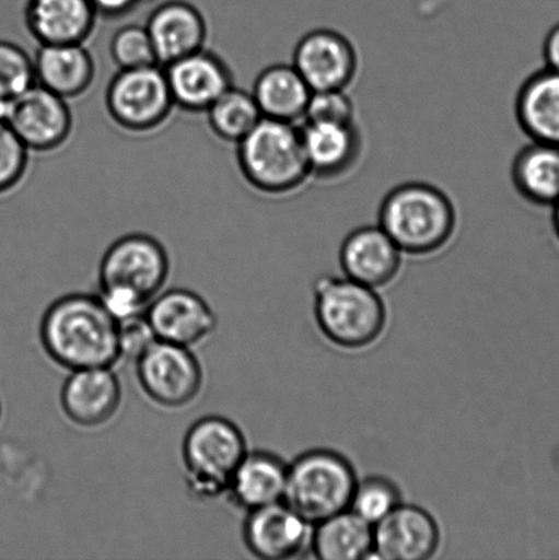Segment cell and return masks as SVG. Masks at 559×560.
<instances>
[{
    "mask_svg": "<svg viewBox=\"0 0 559 560\" xmlns=\"http://www.w3.org/2000/svg\"><path fill=\"white\" fill-rule=\"evenodd\" d=\"M312 92L293 63L267 66L251 91L263 118L295 125L304 122Z\"/></svg>",
    "mask_w": 559,
    "mask_h": 560,
    "instance_id": "obj_24",
    "label": "cell"
},
{
    "mask_svg": "<svg viewBox=\"0 0 559 560\" xmlns=\"http://www.w3.org/2000/svg\"><path fill=\"white\" fill-rule=\"evenodd\" d=\"M310 550L322 560L372 558L374 526L352 510H345L314 525Z\"/></svg>",
    "mask_w": 559,
    "mask_h": 560,
    "instance_id": "obj_26",
    "label": "cell"
},
{
    "mask_svg": "<svg viewBox=\"0 0 559 560\" xmlns=\"http://www.w3.org/2000/svg\"><path fill=\"white\" fill-rule=\"evenodd\" d=\"M109 57L118 70L159 65L145 25L129 24L115 31L109 40Z\"/></svg>",
    "mask_w": 559,
    "mask_h": 560,
    "instance_id": "obj_29",
    "label": "cell"
},
{
    "mask_svg": "<svg viewBox=\"0 0 559 560\" xmlns=\"http://www.w3.org/2000/svg\"><path fill=\"white\" fill-rule=\"evenodd\" d=\"M5 122L33 153L60 150L74 130L69 101L38 84L10 102Z\"/></svg>",
    "mask_w": 559,
    "mask_h": 560,
    "instance_id": "obj_10",
    "label": "cell"
},
{
    "mask_svg": "<svg viewBox=\"0 0 559 560\" xmlns=\"http://www.w3.org/2000/svg\"><path fill=\"white\" fill-rule=\"evenodd\" d=\"M300 126L312 178L336 183L360 166L365 141L359 122H303Z\"/></svg>",
    "mask_w": 559,
    "mask_h": 560,
    "instance_id": "obj_15",
    "label": "cell"
},
{
    "mask_svg": "<svg viewBox=\"0 0 559 560\" xmlns=\"http://www.w3.org/2000/svg\"><path fill=\"white\" fill-rule=\"evenodd\" d=\"M304 122L353 124L358 109L348 91L312 92Z\"/></svg>",
    "mask_w": 559,
    "mask_h": 560,
    "instance_id": "obj_32",
    "label": "cell"
},
{
    "mask_svg": "<svg viewBox=\"0 0 559 560\" xmlns=\"http://www.w3.org/2000/svg\"><path fill=\"white\" fill-rule=\"evenodd\" d=\"M248 453L244 432L222 416H206L191 424L183 442L186 488L197 501L226 495L230 477Z\"/></svg>",
    "mask_w": 559,
    "mask_h": 560,
    "instance_id": "obj_6",
    "label": "cell"
},
{
    "mask_svg": "<svg viewBox=\"0 0 559 560\" xmlns=\"http://www.w3.org/2000/svg\"><path fill=\"white\" fill-rule=\"evenodd\" d=\"M135 364L142 392L162 408H185L201 393L205 372L190 348L155 340Z\"/></svg>",
    "mask_w": 559,
    "mask_h": 560,
    "instance_id": "obj_9",
    "label": "cell"
},
{
    "mask_svg": "<svg viewBox=\"0 0 559 560\" xmlns=\"http://www.w3.org/2000/svg\"><path fill=\"white\" fill-rule=\"evenodd\" d=\"M377 224L404 255L430 256L452 243L458 212L445 190L423 180H409L383 197Z\"/></svg>",
    "mask_w": 559,
    "mask_h": 560,
    "instance_id": "obj_3",
    "label": "cell"
},
{
    "mask_svg": "<svg viewBox=\"0 0 559 560\" xmlns=\"http://www.w3.org/2000/svg\"><path fill=\"white\" fill-rule=\"evenodd\" d=\"M104 106L113 124L126 133L162 129L175 109L163 66L118 70L104 93Z\"/></svg>",
    "mask_w": 559,
    "mask_h": 560,
    "instance_id": "obj_8",
    "label": "cell"
},
{
    "mask_svg": "<svg viewBox=\"0 0 559 560\" xmlns=\"http://www.w3.org/2000/svg\"><path fill=\"white\" fill-rule=\"evenodd\" d=\"M544 59L547 69L559 73V22L547 33L544 43Z\"/></svg>",
    "mask_w": 559,
    "mask_h": 560,
    "instance_id": "obj_35",
    "label": "cell"
},
{
    "mask_svg": "<svg viewBox=\"0 0 559 560\" xmlns=\"http://www.w3.org/2000/svg\"><path fill=\"white\" fill-rule=\"evenodd\" d=\"M31 153L8 122H0V195L10 194L25 179Z\"/></svg>",
    "mask_w": 559,
    "mask_h": 560,
    "instance_id": "obj_31",
    "label": "cell"
},
{
    "mask_svg": "<svg viewBox=\"0 0 559 560\" xmlns=\"http://www.w3.org/2000/svg\"><path fill=\"white\" fill-rule=\"evenodd\" d=\"M314 312L321 332L345 350L369 348L387 324L386 305L377 290L345 276L316 280Z\"/></svg>",
    "mask_w": 559,
    "mask_h": 560,
    "instance_id": "obj_5",
    "label": "cell"
},
{
    "mask_svg": "<svg viewBox=\"0 0 559 560\" xmlns=\"http://www.w3.org/2000/svg\"><path fill=\"white\" fill-rule=\"evenodd\" d=\"M235 147L241 175L260 195H294L312 179L300 125L263 118Z\"/></svg>",
    "mask_w": 559,
    "mask_h": 560,
    "instance_id": "obj_4",
    "label": "cell"
},
{
    "mask_svg": "<svg viewBox=\"0 0 559 560\" xmlns=\"http://www.w3.org/2000/svg\"><path fill=\"white\" fill-rule=\"evenodd\" d=\"M288 465L276 453L248 450L230 477L224 497L234 508L244 510L245 513L282 502Z\"/></svg>",
    "mask_w": 559,
    "mask_h": 560,
    "instance_id": "obj_21",
    "label": "cell"
},
{
    "mask_svg": "<svg viewBox=\"0 0 559 560\" xmlns=\"http://www.w3.org/2000/svg\"><path fill=\"white\" fill-rule=\"evenodd\" d=\"M33 62L36 84L69 102L84 96L96 80L95 58L85 44L38 46Z\"/></svg>",
    "mask_w": 559,
    "mask_h": 560,
    "instance_id": "obj_22",
    "label": "cell"
},
{
    "mask_svg": "<svg viewBox=\"0 0 559 560\" xmlns=\"http://www.w3.org/2000/svg\"><path fill=\"white\" fill-rule=\"evenodd\" d=\"M312 530L314 525L282 501L246 513L243 539L256 558L287 560L310 550Z\"/></svg>",
    "mask_w": 559,
    "mask_h": 560,
    "instance_id": "obj_14",
    "label": "cell"
},
{
    "mask_svg": "<svg viewBox=\"0 0 559 560\" xmlns=\"http://www.w3.org/2000/svg\"><path fill=\"white\" fill-rule=\"evenodd\" d=\"M551 224L559 241V201L551 207Z\"/></svg>",
    "mask_w": 559,
    "mask_h": 560,
    "instance_id": "obj_36",
    "label": "cell"
},
{
    "mask_svg": "<svg viewBox=\"0 0 559 560\" xmlns=\"http://www.w3.org/2000/svg\"><path fill=\"white\" fill-rule=\"evenodd\" d=\"M145 26L161 66L206 48V16L197 5L186 0H167L158 4L148 16Z\"/></svg>",
    "mask_w": 559,
    "mask_h": 560,
    "instance_id": "obj_19",
    "label": "cell"
},
{
    "mask_svg": "<svg viewBox=\"0 0 559 560\" xmlns=\"http://www.w3.org/2000/svg\"><path fill=\"white\" fill-rule=\"evenodd\" d=\"M358 481L352 463L341 453L310 450L288 465L283 502L315 525L349 509Z\"/></svg>",
    "mask_w": 559,
    "mask_h": 560,
    "instance_id": "obj_7",
    "label": "cell"
},
{
    "mask_svg": "<svg viewBox=\"0 0 559 560\" xmlns=\"http://www.w3.org/2000/svg\"><path fill=\"white\" fill-rule=\"evenodd\" d=\"M292 63L314 92L348 91L360 70L358 48L330 27L305 33L295 44Z\"/></svg>",
    "mask_w": 559,
    "mask_h": 560,
    "instance_id": "obj_11",
    "label": "cell"
},
{
    "mask_svg": "<svg viewBox=\"0 0 559 560\" xmlns=\"http://www.w3.org/2000/svg\"><path fill=\"white\" fill-rule=\"evenodd\" d=\"M91 0H26L24 22L38 46L85 44L95 32Z\"/></svg>",
    "mask_w": 559,
    "mask_h": 560,
    "instance_id": "obj_20",
    "label": "cell"
},
{
    "mask_svg": "<svg viewBox=\"0 0 559 560\" xmlns=\"http://www.w3.org/2000/svg\"><path fill=\"white\" fill-rule=\"evenodd\" d=\"M36 84L33 57L9 40H0V96L13 101Z\"/></svg>",
    "mask_w": 559,
    "mask_h": 560,
    "instance_id": "obj_30",
    "label": "cell"
},
{
    "mask_svg": "<svg viewBox=\"0 0 559 560\" xmlns=\"http://www.w3.org/2000/svg\"><path fill=\"white\" fill-rule=\"evenodd\" d=\"M557 463L559 464V450H558V453H557Z\"/></svg>",
    "mask_w": 559,
    "mask_h": 560,
    "instance_id": "obj_38",
    "label": "cell"
},
{
    "mask_svg": "<svg viewBox=\"0 0 559 560\" xmlns=\"http://www.w3.org/2000/svg\"><path fill=\"white\" fill-rule=\"evenodd\" d=\"M123 404V386L113 368L70 372L60 389V406L77 427L106 425Z\"/></svg>",
    "mask_w": 559,
    "mask_h": 560,
    "instance_id": "obj_17",
    "label": "cell"
},
{
    "mask_svg": "<svg viewBox=\"0 0 559 560\" xmlns=\"http://www.w3.org/2000/svg\"><path fill=\"white\" fill-rule=\"evenodd\" d=\"M511 177L523 200L551 208L559 201V147L531 141L514 156Z\"/></svg>",
    "mask_w": 559,
    "mask_h": 560,
    "instance_id": "obj_25",
    "label": "cell"
},
{
    "mask_svg": "<svg viewBox=\"0 0 559 560\" xmlns=\"http://www.w3.org/2000/svg\"><path fill=\"white\" fill-rule=\"evenodd\" d=\"M207 122L217 139L237 145L263 119L251 91L233 85L206 112Z\"/></svg>",
    "mask_w": 559,
    "mask_h": 560,
    "instance_id": "obj_27",
    "label": "cell"
},
{
    "mask_svg": "<svg viewBox=\"0 0 559 560\" xmlns=\"http://www.w3.org/2000/svg\"><path fill=\"white\" fill-rule=\"evenodd\" d=\"M98 19L120 20L142 4V0H91Z\"/></svg>",
    "mask_w": 559,
    "mask_h": 560,
    "instance_id": "obj_34",
    "label": "cell"
},
{
    "mask_svg": "<svg viewBox=\"0 0 559 560\" xmlns=\"http://www.w3.org/2000/svg\"><path fill=\"white\" fill-rule=\"evenodd\" d=\"M403 259L401 249L380 224L354 229L339 249L343 276L376 290L398 277Z\"/></svg>",
    "mask_w": 559,
    "mask_h": 560,
    "instance_id": "obj_18",
    "label": "cell"
},
{
    "mask_svg": "<svg viewBox=\"0 0 559 560\" xmlns=\"http://www.w3.org/2000/svg\"><path fill=\"white\" fill-rule=\"evenodd\" d=\"M514 115L529 141L559 147V73L541 69L520 86Z\"/></svg>",
    "mask_w": 559,
    "mask_h": 560,
    "instance_id": "obj_23",
    "label": "cell"
},
{
    "mask_svg": "<svg viewBox=\"0 0 559 560\" xmlns=\"http://www.w3.org/2000/svg\"><path fill=\"white\" fill-rule=\"evenodd\" d=\"M0 416H2V406H0Z\"/></svg>",
    "mask_w": 559,
    "mask_h": 560,
    "instance_id": "obj_39",
    "label": "cell"
},
{
    "mask_svg": "<svg viewBox=\"0 0 559 560\" xmlns=\"http://www.w3.org/2000/svg\"><path fill=\"white\" fill-rule=\"evenodd\" d=\"M118 339L120 359L133 361L158 340L147 320L145 313L119 320Z\"/></svg>",
    "mask_w": 559,
    "mask_h": 560,
    "instance_id": "obj_33",
    "label": "cell"
},
{
    "mask_svg": "<svg viewBox=\"0 0 559 560\" xmlns=\"http://www.w3.org/2000/svg\"><path fill=\"white\" fill-rule=\"evenodd\" d=\"M441 545V529L432 515L415 504H398L374 526L372 558L427 560Z\"/></svg>",
    "mask_w": 559,
    "mask_h": 560,
    "instance_id": "obj_16",
    "label": "cell"
},
{
    "mask_svg": "<svg viewBox=\"0 0 559 560\" xmlns=\"http://www.w3.org/2000/svg\"><path fill=\"white\" fill-rule=\"evenodd\" d=\"M403 503L396 482L383 476H370L356 485L349 510L375 526Z\"/></svg>",
    "mask_w": 559,
    "mask_h": 560,
    "instance_id": "obj_28",
    "label": "cell"
},
{
    "mask_svg": "<svg viewBox=\"0 0 559 560\" xmlns=\"http://www.w3.org/2000/svg\"><path fill=\"white\" fill-rule=\"evenodd\" d=\"M163 69L174 106L184 113L206 114L234 85L233 71L226 60L207 48L163 66Z\"/></svg>",
    "mask_w": 559,
    "mask_h": 560,
    "instance_id": "obj_12",
    "label": "cell"
},
{
    "mask_svg": "<svg viewBox=\"0 0 559 560\" xmlns=\"http://www.w3.org/2000/svg\"><path fill=\"white\" fill-rule=\"evenodd\" d=\"M144 313L158 340L190 349L210 338L218 327L211 305L188 289L162 291Z\"/></svg>",
    "mask_w": 559,
    "mask_h": 560,
    "instance_id": "obj_13",
    "label": "cell"
},
{
    "mask_svg": "<svg viewBox=\"0 0 559 560\" xmlns=\"http://www.w3.org/2000/svg\"><path fill=\"white\" fill-rule=\"evenodd\" d=\"M40 342L55 364L69 372L114 368L120 359L118 320L101 295L71 293L44 312Z\"/></svg>",
    "mask_w": 559,
    "mask_h": 560,
    "instance_id": "obj_1",
    "label": "cell"
},
{
    "mask_svg": "<svg viewBox=\"0 0 559 560\" xmlns=\"http://www.w3.org/2000/svg\"><path fill=\"white\" fill-rule=\"evenodd\" d=\"M9 108L10 101H8V98L0 96V122H5V119H8Z\"/></svg>",
    "mask_w": 559,
    "mask_h": 560,
    "instance_id": "obj_37",
    "label": "cell"
},
{
    "mask_svg": "<svg viewBox=\"0 0 559 560\" xmlns=\"http://www.w3.org/2000/svg\"><path fill=\"white\" fill-rule=\"evenodd\" d=\"M170 267L168 252L161 241L145 233L125 234L104 252L98 265V295L118 322L141 315L162 293Z\"/></svg>",
    "mask_w": 559,
    "mask_h": 560,
    "instance_id": "obj_2",
    "label": "cell"
}]
</instances>
